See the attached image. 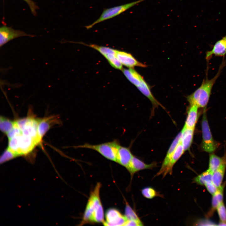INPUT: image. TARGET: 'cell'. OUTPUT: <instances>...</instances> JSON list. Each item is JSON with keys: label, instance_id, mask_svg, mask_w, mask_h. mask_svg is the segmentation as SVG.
Returning a JSON list of instances; mask_svg holds the SVG:
<instances>
[{"label": "cell", "instance_id": "obj_1", "mask_svg": "<svg viewBox=\"0 0 226 226\" xmlns=\"http://www.w3.org/2000/svg\"><path fill=\"white\" fill-rule=\"evenodd\" d=\"M226 61L223 58L216 74L211 79L208 78V67L207 65L206 76L201 85L193 93L187 97L190 105H196L199 108H206L209 101L213 87L226 65Z\"/></svg>", "mask_w": 226, "mask_h": 226}, {"label": "cell", "instance_id": "obj_2", "mask_svg": "<svg viewBox=\"0 0 226 226\" xmlns=\"http://www.w3.org/2000/svg\"><path fill=\"white\" fill-rule=\"evenodd\" d=\"M8 139V147L17 157L30 153L36 146L40 144L34 138L23 134L21 131L19 134Z\"/></svg>", "mask_w": 226, "mask_h": 226}, {"label": "cell", "instance_id": "obj_3", "mask_svg": "<svg viewBox=\"0 0 226 226\" xmlns=\"http://www.w3.org/2000/svg\"><path fill=\"white\" fill-rule=\"evenodd\" d=\"M120 144L118 141L115 140L112 141L98 144L85 143L75 146L76 148H86L97 151L105 158L116 162L118 150Z\"/></svg>", "mask_w": 226, "mask_h": 226}, {"label": "cell", "instance_id": "obj_4", "mask_svg": "<svg viewBox=\"0 0 226 226\" xmlns=\"http://www.w3.org/2000/svg\"><path fill=\"white\" fill-rule=\"evenodd\" d=\"M206 113L205 108L201 123L202 140L201 148L203 151L212 153L218 148L219 143L214 139L213 137Z\"/></svg>", "mask_w": 226, "mask_h": 226}, {"label": "cell", "instance_id": "obj_5", "mask_svg": "<svg viewBox=\"0 0 226 226\" xmlns=\"http://www.w3.org/2000/svg\"><path fill=\"white\" fill-rule=\"evenodd\" d=\"M38 119L29 116L17 120L15 122L23 134L34 138L40 144L42 140L39 137L38 134Z\"/></svg>", "mask_w": 226, "mask_h": 226}, {"label": "cell", "instance_id": "obj_6", "mask_svg": "<svg viewBox=\"0 0 226 226\" xmlns=\"http://www.w3.org/2000/svg\"><path fill=\"white\" fill-rule=\"evenodd\" d=\"M145 0H138L127 4L115 6L104 10L99 18L92 24L85 26L87 29L93 27L95 24L111 19L124 12L130 8Z\"/></svg>", "mask_w": 226, "mask_h": 226}, {"label": "cell", "instance_id": "obj_7", "mask_svg": "<svg viewBox=\"0 0 226 226\" xmlns=\"http://www.w3.org/2000/svg\"><path fill=\"white\" fill-rule=\"evenodd\" d=\"M101 186L100 183H97L90 194L81 223L82 225L90 223L93 214L102 204L100 196Z\"/></svg>", "mask_w": 226, "mask_h": 226}, {"label": "cell", "instance_id": "obj_8", "mask_svg": "<svg viewBox=\"0 0 226 226\" xmlns=\"http://www.w3.org/2000/svg\"><path fill=\"white\" fill-rule=\"evenodd\" d=\"M79 43L87 46L97 51L105 57L113 68L120 70L122 69V65L116 56V50L108 47L99 46L95 44L87 45L82 42Z\"/></svg>", "mask_w": 226, "mask_h": 226}, {"label": "cell", "instance_id": "obj_9", "mask_svg": "<svg viewBox=\"0 0 226 226\" xmlns=\"http://www.w3.org/2000/svg\"><path fill=\"white\" fill-rule=\"evenodd\" d=\"M24 36L33 37L35 36L28 34L20 30H15L11 28L3 26L0 29V46L1 47L15 38Z\"/></svg>", "mask_w": 226, "mask_h": 226}, {"label": "cell", "instance_id": "obj_10", "mask_svg": "<svg viewBox=\"0 0 226 226\" xmlns=\"http://www.w3.org/2000/svg\"><path fill=\"white\" fill-rule=\"evenodd\" d=\"M106 221L103 223L105 226H124L127 221L125 216L117 210L110 208L105 214Z\"/></svg>", "mask_w": 226, "mask_h": 226}, {"label": "cell", "instance_id": "obj_11", "mask_svg": "<svg viewBox=\"0 0 226 226\" xmlns=\"http://www.w3.org/2000/svg\"><path fill=\"white\" fill-rule=\"evenodd\" d=\"M38 135L42 140L46 132L53 126L60 123L58 116H53L41 119L38 118Z\"/></svg>", "mask_w": 226, "mask_h": 226}, {"label": "cell", "instance_id": "obj_12", "mask_svg": "<svg viewBox=\"0 0 226 226\" xmlns=\"http://www.w3.org/2000/svg\"><path fill=\"white\" fill-rule=\"evenodd\" d=\"M116 55L122 65L129 68H133L135 67H147L146 65L138 61L129 53L116 50Z\"/></svg>", "mask_w": 226, "mask_h": 226}, {"label": "cell", "instance_id": "obj_13", "mask_svg": "<svg viewBox=\"0 0 226 226\" xmlns=\"http://www.w3.org/2000/svg\"><path fill=\"white\" fill-rule=\"evenodd\" d=\"M226 55V36L217 41L211 50L206 52V59L208 63L213 56L223 57Z\"/></svg>", "mask_w": 226, "mask_h": 226}, {"label": "cell", "instance_id": "obj_14", "mask_svg": "<svg viewBox=\"0 0 226 226\" xmlns=\"http://www.w3.org/2000/svg\"><path fill=\"white\" fill-rule=\"evenodd\" d=\"M157 163L153 162L146 164L138 158L133 156L129 164L126 169L130 173L131 176L137 172L145 169H151L157 166Z\"/></svg>", "mask_w": 226, "mask_h": 226}, {"label": "cell", "instance_id": "obj_15", "mask_svg": "<svg viewBox=\"0 0 226 226\" xmlns=\"http://www.w3.org/2000/svg\"><path fill=\"white\" fill-rule=\"evenodd\" d=\"M181 134V133L180 132L177 135L174 140L164 160L161 168L155 176H158L161 175H162L163 176L164 175L171 157L176 147L180 141Z\"/></svg>", "mask_w": 226, "mask_h": 226}, {"label": "cell", "instance_id": "obj_16", "mask_svg": "<svg viewBox=\"0 0 226 226\" xmlns=\"http://www.w3.org/2000/svg\"><path fill=\"white\" fill-rule=\"evenodd\" d=\"M133 156L129 148L120 145L118 150L116 162L126 168Z\"/></svg>", "mask_w": 226, "mask_h": 226}, {"label": "cell", "instance_id": "obj_17", "mask_svg": "<svg viewBox=\"0 0 226 226\" xmlns=\"http://www.w3.org/2000/svg\"><path fill=\"white\" fill-rule=\"evenodd\" d=\"M198 108L196 105H190L184 126L188 128L195 129L198 119Z\"/></svg>", "mask_w": 226, "mask_h": 226}, {"label": "cell", "instance_id": "obj_18", "mask_svg": "<svg viewBox=\"0 0 226 226\" xmlns=\"http://www.w3.org/2000/svg\"><path fill=\"white\" fill-rule=\"evenodd\" d=\"M194 130L184 126L181 131L180 142L185 151L190 148L193 140Z\"/></svg>", "mask_w": 226, "mask_h": 226}, {"label": "cell", "instance_id": "obj_19", "mask_svg": "<svg viewBox=\"0 0 226 226\" xmlns=\"http://www.w3.org/2000/svg\"><path fill=\"white\" fill-rule=\"evenodd\" d=\"M184 152L180 141L171 157L163 177H164L167 174L171 175L172 174L174 165L183 155Z\"/></svg>", "mask_w": 226, "mask_h": 226}, {"label": "cell", "instance_id": "obj_20", "mask_svg": "<svg viewBox=\"0 0 226 226\" xmlns=\"http://www.w3.org/2000/svg\"><path fill=\"white\" fill-rule=\"evenodd\" d=\"M138 90L145 96L147 97L152 103L154 108L161 106V104L156 100L152 94L150 88L144 78L139 85L137 87Z\"/></svg>", "mask_w": 226, "mask_h": 226}, {"label": "cell", "instance_id": "obj_21", "mask_svg": "<svg viewBox=\"0 0 226 226\" xmlns=\"http://www.w3.org/2000/svg\"><path fill=\"white\" fill-rule=\"evenodd\" d=\"M122 70L128 80L137 87L143 79V77L133 68L123 69Z\"/></svg>", "mask_w": 226, "mask_h": 226}, {"label": "cell", "instance_id": "obj_22", "mask_svg": "<svg viewBox=\"0 0 226 226\" xmlns=\"http://www.w3.org/2000/svg\"><path fill=\"white\" fill-rule=\"evenodd\" d=\"M226 163V154L220 157L213 153L209 155V169L212 173L215 171L222 164Z\"/></svg>", "mask_w": 226, "mask_h": 226}, {"label": "cell", "instance_id": "obj_23", "mask_svg": "<svg viewBox=\"0 0 226 226\" xmlns=\"http://www.w3.org/2000/svg\"><path fill=\"white\" fill-rule=\"evenodd\" d=\"M226 167V163L221 164L213 174L212 181L218 188L221 186Z\"/></svg>", "mask_w": 226, "mask_h": 226}, {"label": "cell", "instance_id": "obj_24", "mask_svg": "<svg viewBox=\"0 0 226 226\" xmlns=\"http://www.w3.org/2000/svg\"><path fill=\"white\" fill-rule=\"evenodd\" d=\"M223 186L218 188L216 192L213 195L212 201V207L209 214L211 215L218 206L223 202Z\"/></svg>", "mask_w": 226, "mask_h": 226}, {"label": "cell", "instance_id": "obj_25", "mask_svg": "<svg viewBox=\"0 0 226 226\" xmlns=\"http://www.w3.org/2000/svg\"><path fill=\"white\" fill-rule=\"evenodd\" d=\"M15 121H13L1 116L0 118V129L6 135L14 127Z\"/></svg>", "mask_w": 226, "mask_h": 226}, {"label": "cell", "instance_id": "obj_26", "mask_svg": "<svg viewBox=\"0 0 226 226\" xmlns=\"http://www.w3.org/2000/svg\"><path fill=\"white\" fill-rule=\"evenodd\" d=\"M213 174L208 169L194 178L193 182L200 185H204L207 182L212 181Z\"/></svg>", "mask_w": 226, "mask_h": 226}, {"label": "cell", "instance_id": "obj_27", "mask_svg": "<svg viewBox=\"0 0 226 226\" xmlns=\"http://www.w3.org/2000/svg\"><path fill=\"white\" fill-rule=\"evenodd\" d=\"M125 216L127 220H134L140 222H142L136 212L126 201L125 208Z\"/></svg>", "mask_w": 226, "mask_h": 226}, {"label": "cell", "instance_id": "obj_28", "mask_svg": "<svg viewBox=\"0 0 226 226\" xmlns=\"http://www.w3.org/2000/svg\"><path fill=\"white\" fill-rule=\"evenodd\" d=\"M141 193L144 197L148 199H153L156 196L163 197L162 195L150 187L144 188L142 190Z\"/></svg>", "mask_w": 226, "mask_h": 226}, {"label": "cell", "instance_id": "obj_29", "mask_svg": "<svg viewBox=\"0 0 226 226\" xmlns=\"http://www.w3.org/2000/svg\"><path fill=\"white\" fill-rule=\"evenodd\" d=\"M17 157L16 154L8 147L3 152L1 155L0 159L1 164Z\"/></svg>", "mask_w": 226, "mask_h": 226}, {"label": "cell", "instance_id": "obj_30", "mask_svg": "<svg viewBox=\"0 0 226 226\" xmlns=\"http://www.w3.org/2000/svg\"><path fill=\"white\" fill-rule=\"evenodd\" d=\"M217 209L221 221L226 223V208L223 202L218 206Z\"/></svg>", "mask_w": 226, "mask_h": 226}, {"label": "cell", "instance_id": "obj_31", "mask_svg": "<svg viewBox=\"0 0 226 226\" xmlns=\"http://www.w3.org/2000/svg\"><path fill=\"white\" fill-rule=\"evenodd\" d=\"M208 191L213 195L217 191L218 188L212 181L207 182L204 185Z\"/></svg>", "mask_w": 226, "mask_h": 226}, {"label": "cell", "instance_id": "obj_32", "mask_svg": "<svg viewBox=\"0 0 226 226\" xmlns=\"http://www.w3.org/2000/svg\"><path fill=\"white\" fill-rule=\"evenodd\" d=\"M24 0L27 3L33 14L34 15H35L36 14V10L38 8V7L35 3L32 0Z\"/></svg>", "mask_w": 226, "mask_h": 226}, {"label": "cell", "instance_id": "obj_33", "mask_svg": "<svg viewBox=\"0 0 226 226\" xmlns=\"http://www.w3.org/2000/svg\"><path fill=\"white\" fill-rule=\"evenodd\" d=\"M142 222H140L134 220H127L125 223V226H143Z\"/></svg>", "mask_w": 226, "mask_h": 226}, {"label": "cell", "instance_id": "obj_34", "mask_svg": "<svg viewBox=\"0 0 226 226\" xmlns=\"http://www.w3.org/2000/svg\"><path fill=\"white\" fill-rule=\"evenodd\" d=\"M197 225H215V224L211 221H209V220H203L202 221H200L199 222H198L197 223Z\"/></svg>", "mask_w": 226, "mask_h": 226}]
</instances>
